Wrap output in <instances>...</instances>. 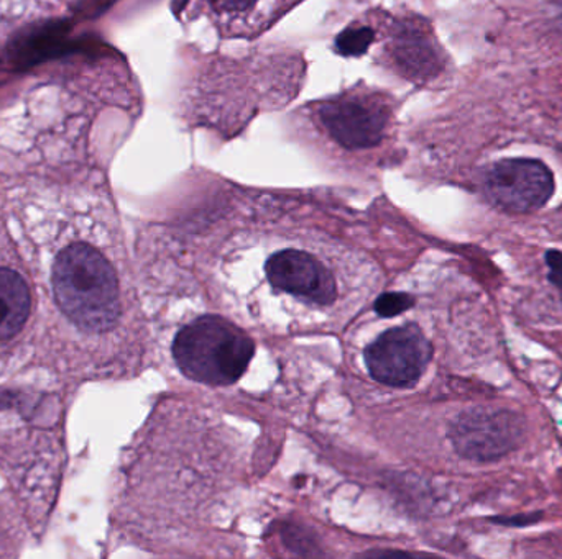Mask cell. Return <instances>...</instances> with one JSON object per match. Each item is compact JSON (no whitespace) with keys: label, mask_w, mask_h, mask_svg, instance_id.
I'll return each instance as SVG.
<instances>
[{"label":"cell","mask_w":562,"mask_h":559,"mask_svg":"<svg viewBox=\"0 0 562 559\" xmlns=\"http://www.w3.org/2000/svg\"><path fill=\"white\" fill-rule=\"evenodd\" d=\"M54 299L66 317L86 332L108 330L120 314L116 271L92 246L75 243L54 261Z\"/></svg>","instance_id":"1"},{"label":"cell","mask_w":562,"mask_h":559,"mask_svg":"<svg viewBox=\"0 0 562 559\" xmlns=\"http://www.w3.org/2000/svg\"><path fill=\"white\" fill-rule=\"evenodd\" d=\"M175 360L188 378L210 386L238 381L254 356L251 338L229 322L197 318L178 334Z\"/></svg>","instance_id":"2"},{"label":"cell","mask_w":562,"mask_h":559,"mask_svg":"<svg viewBox=\"0 0 562 559\" xmlns=\"http://www.w3.org/2000/svg\"><path fill=\"white\" fill-rule=\"evenodd\" d=\"M523 439L525 420L509 408H469L452 421V445L469 461H497L515 452Z\"/></svg>","instance_id":"3"},{"label":"cell","mask_w":562,"mask_h":559,"mask_svg":"<svg viewBox=\"0 0 562 559\" xmlns=\"http://www.w3.org/2000/svg\"><path fill=\"white\" fill-rule=\"evenodd\" d=\"M485 193L504 212H535L551 199L554 178L538 159H501L485 176Z\"/></svg>","instance_id":"4"},{"label":"cell","mask_w":562,"mask_h":559,"mask_svg":"<svg viewBox=\"0 0 562 559\" xmlns=\"http://www.w3.org/2000/svg\"><path fill=\"white\" fill-rule=\"evenodd\" d=\"M366 363L375 381L392 388L414 385L431 360V344L414 325L392 328L366 350Z\"/></svg>","instance_id":"5"},{"label":"cell","mask_w":562,"mask_h":559,"mask_svg":"<svg viewBox=\"0 0 562 559\" xmlns=\"http://www.w3.org/2000/svg\"><path fill=\"white\" fill-rule=\"evenodd\" d=\"M319 118L335 143L359 150L382 142L388 114L383 105L369 99L341 98L322 104Z\"/></svg>","instance_id":"6"},{"label":"cell","mask_w":562,"mask_h":559,"mask_svg":"<svg viewBox=\"0 0 562 559\" xmlns=\"http://www.w3.org/2000/svg\"><path fill=\"white\" fill-rule=\"evenodd\" d=\"M268 281L280 292L315 306H328L335 297V280L318 258L302 250H283L267 261Z\"/></svg>","instance_id":"7"},{"label":"cell","mask_w":562,"mask_h":559,"mask_svg":"<svg viewBox=\"0 0 562 559\" xmlns=\"http://www.w3.org/2000/svg\"><path fill=\"white\" fill-rule=\"evenodd\" d=\"M395 57L405 75L418 81L434 78L443 68L439 48L430 34L417 25L400 28L395 37Z\"/></svg>","instance_id":"8"},{"label":"cell","mask_w":562,"mask_h":559,"mask_svg":"<svg viewBox=\"0 0 562 559\" xmlns=\"http://www.w3.org/2000/svg\"><path fill=\"white\" fill-rule=\"evenodd\" d=\"M31 297L17 271L0 268V340L21 334L30 314Z\"/></svg>","instance_id":"9"},{"label":"cell","mask_w":562,"mask_h":559,"mask_svg":"<svg viewBox=\"0 0 562 559\" xmlns=\"http://www.w3.org/2000/svg\"><path fill=\"white\" fill-rule=\"evenodd\" d=\"M373 41V30L369 27L347 28L335 38V50L344 56H360L369 50Z\"/></svg>","instance_id":"10"},{"label":"cell","mask_w":562,"mask_h":559,"mask_svg":"<svg viewBox=\"0 0 562 559\" xmlns=\"http://www.w3.org/2000/svg\"><path fill=\"white\" fill-rule=\"evenodd\" d=\"M546 264L549 268V280L558 287L562 296V253H559V251H548L546 253Z\"/></svg>","instance_id":"11"},{"label":"cell","mask_w":562,"mask_h":559,"mask_svg":"<svg viewBox=\"0 0 562 559\" xmlns=\"http://www.w3.org/2000/svg\"><path fill=\"white\" fill-rule=\"evenodd\" d=\"M213 2L219 11L241 12L254 5L257 0H213Z\"/></svg>","instance_id":"12"}]
</instances>
